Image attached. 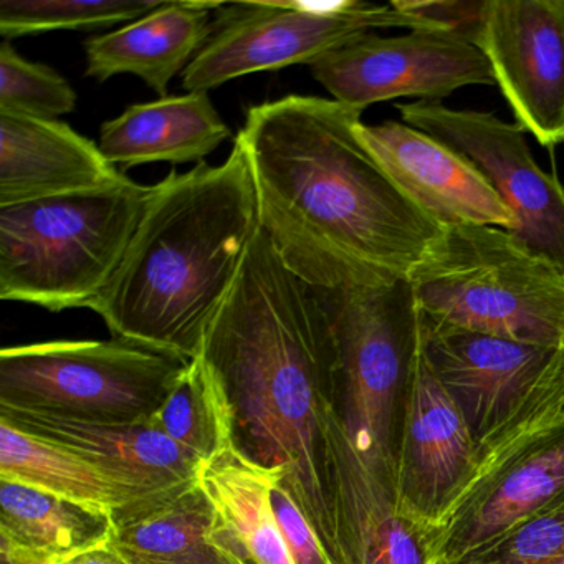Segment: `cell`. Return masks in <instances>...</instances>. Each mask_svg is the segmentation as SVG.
Segmentation results:
<instances>
[{
    "mask_svg": "<svg viewBox=\"0 0 564 564\" xmlns=\"http://www.w3.org/2000/svg\"><path fill=\"white\" fill-rule=\"evenodd\" d=\"M362 110L319 97L256 105L236 141L249 161L260 229L318 289L409 280L444 230L358 137Z\"/></svg>",
    "mask_w": 564,
    "mask_h": 564,
    "instance_id": "1",
    "label": "cell"
},
{
    "mask_svg": "<svg viewBox=\"0 0 564 564\" xmlns=\"http://www.w3.org/2000/svg\"><path fill=\"white\" fill-rule=\"evenodd\" d=\"M197 358L229 402L232 447L280 480L343 564L333 471L336 338L318 286L283 263L259 229Z\"/></svg>",
    "mask_w": 564,
    "mask_h": 564,
    "instance_id": "2",
    "label": "cell"
},
{
    "mask_svg": "<svg viewBox=\"0 0 564 564\" xmlns=\"http://www.w3.org/2000/svg\"><path fill=\"white\" fill-rule=\"evenodd\" d=\"M260 229L249 161L176 171L153 186L120 269L88 308L111 336L193 361Z\"/></svg>",
    "mask_w": 564,
    "mask_h": 564,
    "instance_id": "3",
    "label": "cell"
},
{
    "mask_svg": "<svg viewBox=\"0 0 564 564\" xmlns=\"http://www.w3.org/2000/svg\"><path fill=\"white\" fill-rule=\"evenodd\" d=\"M336 338L332 455L343 564H361L395 513L399 451L421 312L409 280L319 289Z\"/></svg>",
    "mask_w": 564,
    "mask_h": 564,
    "instance_id": "4",
    "label": "cell"
},
{
    "mask_svg": "<svg viewBox=\"0 0 564 564\" xmlns=\"http://www.w3.org/2000/svg\"><path fill=\"white\" fill-rule=\"evenodd\" d=\"M153 186L124 177L91 193L0 206V299L88 308L120 269Z\"/></svg>",
    "mask_w": 564,
    "mask_h": 564,
    "instance_id": "5",
    "label": "cell"
},
{
    "mask_svg": "<svg viewBox=\"0 0 564 564\" xmlns=\"http://www.w3.org/2000/svg\"><path fill=\"white\" fill-rule=\"evenodd\" d=\"M409 283L438 325L564 349L563 270L500 227L444 230Z\"/></svg>",
    "mask_w": 564,
    "mask_h": 564,
    "instance_id": "6",
    "label": "cell"
},
{
    "mask_svg": "<svg viewBox=\"0 0 564 564\" xmlns=\"http://www.w3.org/2000/svg\"><path fill=\"white\" fill-rule=\"evenodd\" d=\"M564 494V359L477 445L475 467L425 534L427 564H448Z\"/></svg>",
    "mask_w": 564,
    "mask_h": 564,
    "instance_id": "7",
    "label": "cell"
},
{
    "mask_svg": "<svg viewBox=\"0 0 564 564\" xmlns=\"http://www.w3.org/2000/svg\"><path fill=\"white\" fill-rule=\"evenodd\" d=\"M191 361L123 339L0 351V408L85 422L150 421Z\"/></svg>",
    "mask_w": 564,
    "mask_h": 564,
    "instance_id": "8",
    "label": "cell"
},
{
    "mask_svg": "<svg viewBox=\"0 0 564 564\" xmlns=\"http://www.w3.org/2000/svg\"><path fill=\"white\" fill-rule=\"evenodd\" d=\"M375 29L448 28L362 0L226 2L214 12L209 41L183 72V88L209 91L257 72L310 65Z\"/></svg>",
    "mask_w": 564,
    "mask_h": 564,
    "instance_id": "9",
    "label": "cell"
},
{
    "mask_svg": "<svg viewBox=\"0 0 564 564\" xmlns=\"http://www.w3.org/2000/svg\"><path fill=\"white\" fill-rule=\"evenodd\" d=\"M398 111L402 123L467 158L517 219L511 234L564 272V186L541 170L520 124L441 101L398 105Z\"/></svg>",
    "mask_w": 564,
    "mask_h": 564,
    "instance_id": "10",
    "label": "cell"
},
{
    "mask_svg": "<svg viewBox=\"0 0 564 564\" xmlns=\"http://www.w3.org/2000/svg\"><path fill=\"white\" fill-rule=\"evenodd\" d=\"M333 100L365 111L394 98L441 101L458 88L497 85L480 48L448 29L366 34L308 65Z\"/></svg>",
    "mask_w": 564,
    "mask_h": 564,
    "instance_id": "11",
    "label": "cell"
},
{
    "mask_svg": "<svg viewBox=\"0 0 564 564\" xmlns=\"http://www.w3.org/2000/svg\"><path fill=\"white\" fill-rule=\"evenodd\" d=\"M474 44L517 123L543 148L564 143V0H485Z\"/></svg>",
    "mask_w": 564,
    "mask_h": 564,
    "instance_id": "12",
    "label": "cell"
},
{
    "mask_svg": "<svg viewBox=\"0 0 564 564\" xmlns=\"http://www.w3.org/2000/svg\"><path fill=\"white\" fill-rule=\"evenodd\" d=\"M421 346L475 445L497 431L564 359V349L448 328L422 315Z\"/></svg>",
    "mask_w": 564,
    "mask_h": 564,
    "instance_id": "13",
    "label": "cell"
},
{
    "mask_svg": "<svg viewBox=\"0 0 564 564\" xmlns=\"http://www.w3.org/2000/svg\"><path fill=\"white\" fill-rule=\"evenodd\" d=\"M477 445L424 352L409 382L399 451L395 513L427 534L475 467Z\"/></svg>",
    "mask_w": 564,
    "mask_h": 564,
    "instance_id": "14",
    "label": "cell"
},
{
    "mask_svg": "<svg viewBox=\"0 0 564 564\" xmlns=\"http://www.w3.org/2000/svg\"><path fill=\"white\" fill-rule=\"evenodd\" d=\"M358 137L399 189L442 230L491 226L511 232L517 226L484 174L424 131L389 120L359 123Z\"/></svg>",
    "mask_w": 564,
    "mask_h": 564,
    "instance_id": "15",
    "label": "cell"
},
{
    "mask_svg": "<svg viewBox=\"0 0 564 564\" xmlns=\"http://www.w3.org/2000/svg\"><path fill=\"white\" fill-rule=\"evenodd\" d=\"M0 421L90 458L128 497L150 500L199 481L203 460L148 421L85 422L0 408Z\"/></svg>",
    "mask_w": 564,
    "mask_h": 564,
    "instance_id": "16",
    "label": "cell"
},
{
    "mask_svg": "<svg viewBox=\"0 0 564 564\" xmlns=\"http://www.w3.org/2000/svg\"><path fill=\"white\" fill-rule=\"evenodd\" d=\"M124 177L67 123L0 113V206L91 193Z\"/></svg>",
    "mask_w": 564,
    "mask_h": 564,
    "instance_id": "17",
    "label": "cell"
},
{
    "mask_svg": "<svg viewBox=\"0 0 564 564\" xmlns=\"http://www.w3.org/2000/svg\"><path fill=\"white\" fill-rule=\"evenodd\" d=\"M223 2H164L144 18L85 42V77L97 82L131 74L167 97L171 80L189 67L213 34Z\"/></svg>",
    "mask_w": 564,
    "mask_h": 564,
    "instance_id": "18",
    "label": "cell"
},
{
    "mask_svg": "<svg viewBox=\"0 0 564 564\" xmlns=\"http://www.w3.org/2000/svg\"><path fill=\"white\" fill-rule=\"evenodd\" d=\"M282 478L234 447L200 465L199 484L216 511L210 546L230 564H295L270 501Z\"/></svg>",
    "mask_w": 564,
    "mask_h": 564,
    "instance_id": "19",
    "label": "cell"
},
{
    "mask_svg": "<svg viewBox=\"0 0 564 564\" xmlns=\"http://www.w3.org/2000/svg\"><path fill=\"white\" fill-rule=\"evenodd\" d=\"M229 137L207 91H189L131 105L101 124L98 147L111 164L123 167L204 163Z\"/></svg>",
    "mask_w": 564,
    "mask_h": 564,
    "instance_id": "20",
    "label": "cell"
},
{
    "mask_svg": "<svg viewBox=\"0 0 564 564\" xmlns=\"http://www.w3.org/2000/svg\"><path fill=\"white\" fill-rule=\"evenodd\" d=\"M111 510L0 478V544L41 564L65 561L113 541Z\"/></svg>",
    "mask_w": 564,
    "mask_h": 564,
    "instance_id": "21",
    "label": "cell"
},
{
    "mask_svg": "<svg viewBox=\"0 0 564 564\" xmlns=\"http://www.w3.org/2000/svg\"><path fill=\"white\" fill-rule=\"evenodd\" d=\"M111 543L127 556L176 560L209 546L216 511L204 488L187 485L111 511Z\"/></svg>",
    "mask_w": 564,
    "mask_h": 564,
    "instance_id": "22",
    "label": "cell"
},
{
    "mask_svg": "<svg viewBox=\"0 0 564 564\" xmlns=\"http://www.w3.org/2000/svg\"><path fill=\"white\" fill-rule=\"evenodd\" d=\"M0 478L111 511L128 503L123 488L90 458L4 421H0Z\"/></svg>",
    "mask_w": 564,
    "mask_h": 564,
    "instance_id": "23",
    "label": "cell"
},
{
    "mask_svg": "<svg viewBox=\"0 0 564 564\" xmlns=\"http://www.w3.org/2000/svg\"><path fill=\"white\" fill-rule=\"evenodd\" d=\"M151 425L203 462L232 447V414L216 376L193 359Z\"/></svg>",
    "mask_w": 564,
    "mask_h": 564,
    "instance_id": "24",
    "label": "cell"
},
{
    "mask_svg": "<svg viewBox=\"0 0 564 564\" xmlns=\"http://www.w3.org/2000/svg\"><path fill=\"white\" fill-rule=\"evenodd\" d=\"M163 0H2L4 41L54 31H97L134 22L161 8Z\"/></svg>",
    "mask_w": 564,
    "mask_h": 564,
    "instance_id": "25",
    "label": "cell"
},
{
    "mask_svg": "<svg viewBox=\"0 0 564 564\" xmlns=\"http://www.w3.org/2000/svg\"><path fill=\"white\" fill-rule=\"evenodd\" d=\"M77 94L54 68L25 61L11 42L0 45V113L57 120L77 108Z\"/></svg>",
    "mask_w": 564,
    "mask_h": 564,
    "instance_id": "26",
    "label": "cell"
},
{
    "mask_svg": "<svg viewBox=\"0 0 564 564\" xmlns=\"http://www.w3.org/2000/svg\"><path fill=\"white\" fill-rule=\"evenodd\" d=\"M448 564H564V494Z\"/></svg>",
    "mask_w": 564,
    "mask_h": 564,
    "instance_id": "27",
    "label": "cell"
},
{
    "mask_svg": "<svg viewBox=\"0 0 564 564\" xmlns=\"http://www.w3.org/2000/svg\"><path fill=\"white\" fill-rule=\"evenodd\" d=\"M361 564H427L421 531L404 518H389L366 547Z\"/></svg>",
    "mask_w": 564,
    "mask_h": 564,
    "instance_id": "28",
    "label": "cell"
},
{
    "mask_svg": "<svg viewBox=\"0 0 564 564\" xmlns=\"http://www.w3.org/2000/svg\"><path fill=\"white\" fill-rule=\"evenodd\" d=\"M270 501L295 564H333L322 541L280 480L270 494Z\"/></svg>",
    "mask_w": 564,
    "mask_h": 564,
    "instance_id": "29",
    "label": "cell"
},
{
    "mask_svg": "<svg viewBox=\"0 0 564 564\" xmlns=\"http://www.w3.org/2000/svg\"><path fill=\"white\" fill-rule=\"evenodd\" d=\"M398 11L414 18L438 22L445 28L474 42L475 32L480 24L484 2H460V0H444V2H421V0H394L391 2Z\"/></svg>",
    "mask_w": 564,
    "mask_h": 564,
    "instance_id": "30",
    "label": "cell"
},
{
    "mask_svg": "<svg viewBox=\"0 0 564 564\" xmlns=\"http://www.w3.org/2000/svg\"><path fill=\"white\" fill-rule=\"evenodd\" d=\"M133 564H230L214 546L203 547L196 553L176 560H148V557L128 556Z\"/></svg>",
    "mask_w": 564,
    "mask_h": 564,
    "instance_id": "31",
    "label": "cell"
},
{
    "mask_svg": "<svg viewBox=\"0 0 564 564\" xmlns=\"http://www.w3.org/2000/svg\"><path fill=\"white\" fill-rule=\"evenodd\" d=\"M64 564H133L128 560L127 554L115 546L113 543L104 544V546L95 547L87 553L78 554L72 560L65 561Z\"/></svg>",
    "mask_w": 564,
    "mask_h": 564,
    "instance_id": "32",
    "label": "cell"
}]
</instances>
